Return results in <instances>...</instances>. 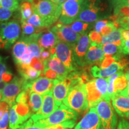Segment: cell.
<instances>
[{
	"label": "cell",
	"mask_w": 129,
	"mask_h": 129,
	"mask_svg": "<svg viewBox=\"0 0 129 129\" xmlns=\"http://www.w3.org/2000/svg\"><path fill=\"white\" fill-rule=\"evenodd\" d=\"M120 29L121 32V40L122 43L123 42L129 40V29L121 28H120Z\"/></svg>",
	"instance_id": "50"
},
{
	"label": "cell",
	"mask_w": 129,
	"mask_h": 129,
	"mask_svg": "<svg viewBox=\"0 0 129 129\" xmlns=\"http://www.w3.org/2000/svg\"><path fill=\"white\" fill-rule=\"evenodd\" d=\"M1 6L9 9L13 12H16L19 9L18 0H1Z\"/></svg>",
	"instance_id": "34"
},
{
	"label": "cell",
	"mask_w": 129,
	"mask_h": 129,
	"mask_svg": "<svg viewBox=\"0 0 129 129\" xmlns=\"http://www.w3.org/2000/svg\"><path fill=\"white\" fill-rule=\"evenodd\" d=\"M102 44H96L91 43L85 57V67L93 65L94 64H99L104 58V52L102 50Z\"/></svg>",
	"instance_id": "17"
},
{
	"label": "cell",
	"mask_w": 129,
	"mask_h": 129,
	"mask_svg": "<svg viewBox=\"0 0 129 129\" xmlns=\"http://www.w3.org/2000/svg\"><path fill=\"white\" fill-rule=\"evenodd\" d=\"M59 106L56 105L52 91L43 95V102L41 108L38 112L32 114L31 118L34 122H37L41 120H44L57 109Z\"/></svg>",
	"instance_id": "11"
},
{
	"label": "cell",
	"mask_w": 129,
	"mask_h": 129,
	"mask_svg": "<svg viewBox=\"0 0 129 129\" xmlns=\"http://www.w3.org/2000/svg\"><path fill=\"white\" fill-rule=\"evenodd\" d=\"M111 101L113 108L118 115L122 118H129V97L117 94Z\"/></svg>",
	"instance_id": "18"
},
{
	"label": "cell",
	"mask_w": 129,
	"mask_h": 129,
	"mask_svg": "<svg viewBox=\"0 0 129 129\" xmlns=\"http://www.w3.org/2000/svg\"><path fill=\"white\" fill-rule=\"evenodd\" d=\"M57 35L59 41L67 43L73 47L82 36L72 29L70 25H64L58 22L51 28Z\"/></svg>",
	"instance_id": "10"
},
{
	"label": "cell",
	"mask_w": 129,
	"mask_h": 129,
	"mask_svg": "<svg viewBox=\"0 0 129 129\" xmlns=\"http://www.w3.org/2000/svg\"><path fill=\"white\" fill-rule=\"evenodd\" d=\"M117 129H129V122L124 119H122L118 124Z\"/></svg>",
	"instance_id": "49"
},
{
	"label": "cell",
	"mask_w": 129,
	"mask_h": 129,
	"mask_svg": "<svg viewBox=\"0 0 129 129\" xmlns=\"http://www.w3.org/2000/svg\"><path fill=\"white\" fill-rule=\"evenodd\" d=\"M51 56L52 55H51L50 50H43L41 53L40 59H41L43 61L47 60L50 59Z\"/></svg>",
	"instance_id": "48"
},
{
	"label": "cell",
	"mask_w": 129,
	"mask_h": 129,
	"mask_svg": "<svg viewBox=\"0 0 129 129\" xmlns=\"http://www.w3.org/2000/svg\"><path fill=\"white\" fill-rule=\"evenodd\" d=\"M95 108L100 119L99 129H117V117L110 102L103 99Z\"/></svg>",
	"instance_id": "5"
},
{
	"label": "cell",
	"mask_w": 129,
	"mask_h": 129,
	"mask_svg": "<svg viewBox=\"0 0 129 129\" xmlns=\"http://www.w3.org/2000/svg\"><path fill=\"white\" fill-rule=\"evenodd\" d=\"M114 7V14L111 16L110 19L113 22L118 19L126 18L129 17V6L124 1L116 3L113 5Z\"/></svg>",
	"instance_id": "23"
},
{
	"label": "cell",
	"mask_w": 129,
	"mask_h": 129,
	"mask_svg": "<svg viewBox=\"0 0 129 129\" xmlns=\"http://www.w3.org/2000/svg\"><path fill=\"white\" fill-rule=\"evenodd\" d=\"M44 75L47 78L51 79V80H56L59 78L57 74L55 71H53L52 69L48 68H45L44 72Z\"/></svg>",
	"instance_id": "45"
},
{
	"label": "cell",
	"mask_w": 129,
	"mask_h": 129,
	"mask_svg": "<svg viewBox=\"0 0 129 129\" xmlns=\"http://www.w3.org/2000/svg\"><path fill=\"white\" fill-rule=\"evenodd\" d=\"M109 1H111V3H112V6H113V5L115 4L116 3H119V2H121V1H124V0H109Z\"/></svg>",
	"instance_id": "54"
},
{
	"label": "cell",
	"mask_w": 129,
	"mask_h": 129,
	"mask_svg": "<svg viewBox=\"0 0 129 129\" xmlns=\"http://www.w3.org/2000/svg\"><path fill=\"white\" fill-rule=\"evenodd\" d=\"M84 0H67L63 3L59 22L69 25L77 20Z\"/></svg>",
	"instance_id": "8"
},
{
	"label": "cell",
	"mask_w": 129,
	"mask_h": 129,
	"mask_svg": "<svg viewBox=\"0 0 129 129\" xmlns=\"http://www.w3.org/2000/svg\"><path fill=\"white\" fill-rule=\"evenodd\" d=\"M119 94L121 95H122V96H125L129 97V83H128V85H127V88H125L124 90H123L122 92L119 93Z\"/></svg>",
	"instance_id": "52"
},
{
	"label": "cell",
	"mask_w": 129,
	"mask_h": 129,
	"mask_svg": "<svg viewBox=\"0 0 129 129\" xmlns=\"http://www.w3.org/2000/svg\"><path fill=\"white\" fill-rule=\"evenodd\" d=\"M100 119L96 108H91L76 125L75 129H99Z\"/></svg>",
	"instance_id": "16"
},
{
	"label": "cell",
	"mask_w": 129,
	"mask_h": 129,
	"mask_svg": "<svg viewBox=\"0 0 129 129\" xmlns=\"http://www.w3.org/2000/svg\"><path fill=\"white\" fill-rule=\"evenodd\" d=\"M116 29H117V28L115 23L113 21H109L108 23L101 29V34L102 36H105L109 34Z\"/></svg>",
	"instance_id": "40"
},
{
	"label": "cell",
	"mask_w": 129,
	"mask_h": 129,
	"mask_svg": "<svg viewBox=\"0 0 129 129\" xmlns=\"http://www.w3.org/2000/svg\"><path fill=\"white\" fill-rule=\"evenodd\" d=\"M105 9L101 0H84L76 20L91 23L98 21Z\"/></svg>",
	"instance_id": "4"
},
{
	"label": "cell",
	"mask_w": 129,
	"mask_h": 129,
	"mask_svg": "<svg viewBox=\"0 0 129 129\" xmlns=\"http://www.w3.org/2000/svg\"><path fill=\"white\" fill-rule=\"evenodd\" d=\"M54 80L47 77H40L32 81H28V86L32 92L40 95H44L47 93L52 91Z\"/></svg>",
	"instance_id": "15"
},
{
	"label": "cell",
	"mask_w": 129,
	"mask_h": 129,
	"mask_svg": "<svg viewBox=\"0 0 129 129\" xmlns=\"http://www.w3.org/2000/svg\"><path fill=\"white\" fill-rule=\"evenodd\" d=\"M1 99H2V94H1V92L0 91V101H1Z\"/></svg>",
	"instance_id": "60"
},
{
	"label": "cell",
	"mask_w": 129,
	"mask_h": 129,
	"mask_svg": "<svg viewBox=\"0 0 129 129\" xmlns=\"http://www.w3.org/2000/svg\"><path fill=\"white\" fill-rule=\"evenodd\" d=\"M34 0H18V1H20V2H25V1H28V2L32 3Z\"/></svg>",
	"instance_id": "56"
},
{
	"label": "cell",
	"mask_w": 129,
	"mask_h": 129,
	"mask_svg": "<svg viewBox=\"0 0 129 129\" xmlns=\"http://www.w3.org/2000/svg\"><path fill=\"white\" fill-rule=\"evenodd\" d=\"M19 74L21 77L28 81H32L40 77L42 73L30 67V65L19 64L17 65Z\"/></svg>",
	"instance_id": "24"
},
{
	"label": "cell",
	"mask_w": 129,
	"mask_h": 129,
	"mask_svg": "<svg viewBox=\"0 0 129 129\" xmlns=\"http://www.w3.org/2000/svg\"><path fill=\"white\" fill-rule=\"evenodd\" d=\"M28 43L23 38H20L19 41L14 44L13 47L12 55L16 65L20 63L21 58L26 52L28 51Z\"/></svg>",
	"instance_id": "22"
},
{
	"label": "cell",
	"mask_w": 129,
	"mask_h": 129,
	"mask_svg": "<svg viewBox=\"0 0 129 129\" xmlns=\"http://www.w3.org/2000/svg\"><path fill=\"white\" fill-rule=\"evenodd\" d=\"M90 40L88 35H83L81 37L78 42L72 47L75 62L78 67H85V57L89 48Z\"/></svg>",
	"instance_id": "14"
},
{
	"label": "cell",
	"mask_w": 129,
	"mask_h": 129,
	"mask_svg": "<svg viewBox=\"0 0 129 129\" xmlns=\"http://www.w3.org/2000/svg\"><path fill=\"white\" fill-rule=\"evenodd\" d=\"M122 50L124 54H129V40L122 43Z\"/></svg>",
	"instance_id": "51"
},
{
	"label": "cell",
	"mask_w": 129,
	"mask_h": 129,
	"mask_svg": "<svg viewBox=\"0 0 129 129\" xmlns=\"http://www.w3.org/2000/svg\"><path fill=\"white\" fill-rule=\"evenodd\" d=\"M11 108V106L3 100L0 101V119L3 117L5 112L8 111H10Z\"/></svg>",
	"instance_id": "46"
},
{
	"label": "cell",
	"mask_w": 129,
	"mask_h": 129,
	"mask_svg": "<svg viewBox=\"0 0 129 129\" xmlns=\"http://www.w3.org/2000/svg\"><path fill=\"white\" fill-rule=\"evenodd\" d=\"M13 11L0 6V22H6L10 19L13 14Z\"/></svg>",
	"instance_id": "38"
},
{
	"label": "cell",
	"mask_w": 129,
	"mask_h": 129,
	"mask_svg": "<svg viewBox=\"0 0 129 129\" xmlns=\"http://www.w3.org/2000/svg\"><path fill=\"white\" fill-rule=\"evenodd\" d=\"M102 50L104 52V56H111L116 58L118 60H120L122 53V47L112 44L108 43L102 46Z\"/></svg>",
	"instance_id": "25"
},
{
	"label": "cell",
	"mask_w": 129,
	"mask_h": 129,
	"mask_svg": "<svg viewBox=\"0 0 129 129\" xmlns=\"http://www.w3.org/2000/svg\"><path fill=\"white\" fill-rule=\"evenodd\" d=\"M55 47L56 56L67 68L69 72L72 73L78 71V66L74 59L72 46L59 41Z\"/></svg>",
	"instance_id": "9"
},
{
	"label": "cell",
	"mask_w": 129,
	"mask_h": 129,
	"mask_svg": "<svg viewBox=\"0 0 129 129\" xmlns=\"http://www.w3.org/2000/svg\"><path fill=\"white\" fill-rule=\"evenodd\" d=\"M108 22L109 20H99L96 21L94 25V30L99 33H101L102 29L104 28L105 26L107 25Z\"/></svg>",
	"instance_id": "47"
},
{
	"label": "cell",
	"mask_w": 129,
	"mask_h": 129,
	"mask_svg": "<svg viewBox=\"0 0 129 129\" xmlns=\"http://www.w3.org/2000/svg\"><path fill=\"white\" fill-rule=\"evenodd\" d=\"M7 57H3L2 56H0V83L3 81L4 75L7 73V72L10 71L8 70L7 64Z\"/></svg>",
	"instance_id": "37"
},
{
	"label": "cell",
	"mask_w": 129,
	"mask_h": 129,
	"mask_svg": "<svg viewBox=\"0 0 129 129\" xmlns=\"http://www.w3.org/2000/svg\"><path fill=\"white\" fill-rule=\"evenodd\" d=\"M69 77L71 78L70 88L62 104L79 114L88 108L85 89V82L82 78L80 71L74 72Z\"/></svg>",
	"instance_id": "1"
},
{
	"label": "cell",
	"mask_w": 129,
	"mask_h": 129,
	"mask_svg": "<svg viewBox=\"0 0 129 129\" xmlns=\"http://www.w3.org/2000/svg\"><path fill=\"white\" fill-rule=\"evenodd\" d=\"M128 84V81L127 80L126 76H125V74H124V73H122L121 75H118L115 78L114 83L115 95L117 94H119V93L122 92L123 90H124L127 88Z\"/></svg>",
	"instance_id": "30"
},
{
	"label": "cell",
	"mask_w": 129,
	"mask_h": 129,
	"mask_svg": "<svg viewBox=\"0 0 129 129\" xmlns=\"http://www.w3.org/2000/svg\"><path fill=\"white\" fill-rule=\"evenodd\" d=\"M33 12L41 19L43 27L50 28L60 17L62 6L50 0H34L32 2Z\"/></svg>",
	"instance_id": "2"
},
{
	"label": "cell",
	"mask_w": 129,
	"mask_h": 129,
	"mask_svg": "<svg viewBox=\"0 0 129 129\" xmlns=\"http://www.w3.org/2000/svg\"><path fill=\"white\" fill-rule=\"evenodd\" d=\"M122 26H123V28L124 29H129V22H128V20H127V19L125 18L124 21L123 22V24H122Z\"/></svg>",
	"instance_id": "53"
},
{
	"label": "cell",
	"mask_w": 129,
	"mask_h": 129,
	"mask_svg": "<svg viewBox=\"0 0 129 129\" xmlns=\"http://www.w3.org/2000/svg\"><path fill=\"white\" fill-rule=\"evenodd\" d=\"M87 99L88 101V108H94L98 103L104 99L102 94L97 88L94 83V79L89 80L85 84Z\"/></svg>",
	"instance_id": "20"
},
{
	"label": "cell",
	"mask_w": 129,
	"mask_h": 129,
	"mask_svg": "<svg viewBox=\"0 0 129 129\" xmlns=\"http://www.w3.org/2000/svg\"><path fill=\"white\" fill-rule=\"evenodd\" d=\"M70 26L74 31L81 35L86 34V32L90 28V23L80 20H75Z\"/></svg>",
	"instance_id": "33"
},
{
	"label": "cell",
	"mask_w": 129,
	"mask_h": 129,
	"mask_svg": "<svg viewBox=\"0 0 129 129\" xmlns=\"http://www.w3.org/2000/svg\"><path fill=\"white\" fill-rule=\"evenodd\" d=\"M43 63L45 68H48L55 71L57 74L59 79L69 77L71 74L56 54L51 56L48 60L43 61Z\"/></svg>",
	"instance_id": "19"
},
{
	"label": "cell",
	"mask_w": 129,
	"mask_h": 129,
	"mask_svg": "<svg viewBox=\"0 0 129 129\" xmlns=\"http://www.w3.org/2000/svg\"><path fill=\"white\" fill-rule=\"evenodd\" d=\"M59 41L57 36L51 30L41 32L38 39V44L44 50L55 47Z\"/></svg>",
	"instance_id": "21"
},
{
	"label": "cell",
	"mask_w": 129,
	"mask_h": 129,
	"mask_svg": "<svg viewBox=\"0 0 129 129\" xmlns=\"http://www.w3.org/2000/svg\"><path fill=\"white\" fill-rule=\"evenodd\" d=\"M124 1L127 4H128L129 6V0H124Z\"/></svg>",
	"instance_id": "59"
},
{
	"label": "cell",
	"mask_w": 129,
	"mask_h": 129,
	"mask_svg": "<svg viewBox=\"0 0 129 129\" xmlns=\"http://www.w3.org/2000/svg\"><path fill=\"white\" fill-rule=\"evenodd\" d=\"M88 37L91 43H96V44H102V36L101 34L96 32V30H92L88 34Z\"/></svg>",
	"instance_id": "42"
},
{
	"label": "cell",
	"mask_w": 129,
	"mask_h": 129,
	"mask_svg": "<svg viewBox=\"0 0 129 129\" xmlns=\"http://www.w3.org/2000/svg\"><path fill=\"white\" fill-rule=\"evenodd\" d=\"M43 96L38 93L31 91L29 98V104L32 114L38 112L43 105Z\"/></svg>",
	"instance_id": "28"
},
{
	"label": "cell",
	"mask_w": 129,
	"mask_h": 129,
	"mask_svg": "<svg viewBox=\"0 0 129 129\" xmlns=\"http://www.w3.org/2000/svg\"><path fill=\"white\" fill-rule=\"evenodd\" d=\"M30 66L38 71L44 72L45 69L44 63H43V61L39 58L34 57L30 62Z\"/></svg>",
	"instance_id": "39"
},
{
	"label": "cell",
	"mask_w": 129,
	"mask_h": 129,
	"mask_svg": "<svg viewBox=\"0 0 129 129\" xmlns=\"http://www.w3.org/2000/svg\"><path fill=\"white\" fill-rule=\"evenodd\" d=\"M71 83V77L63 79L58 78L54 80L52 92L56 104L58 106H60L64 99L67 98L70 88Z\"/></svg>",
	"instance_id": "13"
},
{
	"label": "cell",
	"mask_w": 129,
	"mask_h": 129,
	"mask_svg": "<svg viewBox=\"0 0 129 129\" xmlns=\"http://www.w3.org/2000/svg\"><path fill=\"white\" fill-rule=\"evenodd\" d=\"M127 20H128V22H129V17H127Z\"/></svg>",
	"instance_id": "61"
},
{
	"label": "cell",
	"mask_w": 129,
	"mask_h": 129,
	"mask_svg": "<svg viewBox=\"0 0 129 129\" xmlns=\"http://www.w3.org/2000/svg\"><path fill=\"white\" fill-rule=\"evenodd\" d=\"M27 23L35 27H37V28H41L43 27V22H42L41 19L38 14L33 13L32 16L29 18L28 20L26 21Z\"/></svg>",
	"instance_id": "36"
},
{
	"label": "cell",
	"mask_w": 129,
	"mask_h": 129,
	"mask_svg": "<svg viewBox=\"0 0 129 129\" xmlns=\"http://www.w3.org/2000/svg\"><path fill=\"white\" fill-rule=\"evenodd\" d=\"M21 25H22V36H21L22 38H25V37H29L32 34H34L41 33L47 29V28H44V27L37 28V27L34 26L27 23L26 21L21 22Z\"/></svg>",
	"instance_id": "29"
},
{
	"label": "cell",
	"mask_w": 129,
	"mask_h": 129,
	"mask_svg": "<svg viewBox=\"0 0 129 129\" xmlns=\"http://www.w3.org/2000/svg\"><path fill=\"white\" fill-rule=\"evenodd\" d=\"M108 43H112L120 46H122L121 32L120 28L114 30L108 35L102 36V44L104 45Z\"/></svg>",
	"instance_id": "27"
},
{
	"label": "cell",
	"mask_w": 129,
	"mask_h": 129,
	"mask_svg": "<svg viewBox=\"0 0 129 129\" xmlns=\"http://www.w3.org/2000/svg\"><path fill=\"white\" fill-rule=\"evenodd\" d=\"M50 1H53V2L55 3H56V4H58V3H59V0H50Z\"/></svg>",
	"instance_id": "58"
},
{
	"label": "cell",
	"mask_w": 129,
	"mask_h": 129,
	"mask_svg": "<svg viewBox=\"0 0 129 129\" xmlns=\"http://www.w3.org/2000/svg\"><path fill=\"white\" fill-rule=\"evenodd\" d=\"M17 129H46V128L43 127L37 122H34L33 120L30 118L29 120L24 122Z\"/></svg>",
	"instance_id": "35"
},
{
	"label": "cell",
	"mask_w": 129,
	"mask_h": 129,
	"mask_svg": "<svg viewBox=\"0 0 129 129\" xmlns=\"http://www.w3.org/2000/svg\"><path fill=\"white\" fill-rule=\"evenodd\" d=\"M0 6H1V0H0Z\"/></svg>",
	"instance_id": "62"
},
{
	"label": "cell",
	"mask_w": 129,
	"mask_h": 129,
	"mask_svg": "<svg viewBox=\"0 0 129 129\" xmlns=\"http://www.w3.org/2000/svg\"><path fill=\"white\" fill-rule=\"evenodd\" d=\"M26 121V120L17 112L14 105L12 106L9 111V129H17Z\"/></svg>",
	"instance_id": "26"
},
{
	"label": "cell",
	"mask_w": 129,
	"mask_h": 129,
	"mask_svg": "<svg viewBox=\"0 0 129 129\" xmlns=\"http://www.w3.org/2000/svg\"><path fill=\"white\" fill-rule=\"evenodd\" d=\"M20 34V26L17 20L0 22V49H9Z\"/></svg>",
	"instance_id": "3"
},
{
	"label": "cell",
	"mask_w": 129,
	"mask_h": 129,
	"mask_svg": "<svg viewBox=\"0 0 129 129\" xmlns=\"http://www.w3.org/2000/svg\"><path fill=\"white\" fill-rule=\"evenodd\" d=\"M94 83L97 88L102 94L104 99L111 102L108 98V78H97L94 79Z\"/></svg>",
	"instance_id": "32"
},
{
	"label": "cell",
	"mask_w": 129,
	"mask_h": 129,
	"mask_svg": "<svg viewBox=\"0 0 129 129\" xmlns=\"http://www.w3.org/2000/svg\"><path fill=\"white\" fill-rule=\"evenodd\" d=\"M9 111L5 112L3 117L0 119V129H8L9 125Z\"/></svg>",
	"instance_id": "44"
},
{
	"label": "cell",
	"mask_w": 129,
	"mask_h": 129,
	"mask_svg": "<svg viewBox=\"0 0 129 129\" xmlns=\"http://www.w3.org/2000/svg\"><path fill=\"white\" fill-rule=\"evenodd\" d=\"M28 80L22 77H14L6 84L2 91V99L8 103L11 107L15 105L16 99L19 93L27 88Z\"/></svg>",
	"instance_id": "7"
},
{
	"label": "cell",
	"mask_w": 129,
	"mask_h": 129,
	"mask_svg": "<svg viewBox=\"0 0 129 129\" xmlns=\"http://www.w3.org/2000/svg\"><path fill=\"white\" fill-rule=\"evenodd\" d=\"M117 61H118L117 59L114 57H111V56L105 57L104 56L103 60L99 63V68H106L109 67V66L114 63V62H117Z\"/></svg>",
	"instance_id": "43"
},
{
	"label": "cell",
	"mask_w": 129,
	"mask_h": 129,
	"mask_svg": "<svg viewBox=\"0 0 129 129\" xmlns=\"http://www.w3.org/2000/svg\"><path fill=\"white\" fill-rule=\"evenodd\" d=\"M20 22L23 21H26L32 16L33 12V8L31 3L25 1L21 3L20 7Z\"/></svg>",
	"instance_id": "31"
},
{
	"label": "cell",
	"mask_w": 129,
	"mask_h": 129,
	"mask_svg": "<svg viewBox=\"0 0 129 129\" xmlns=\"http://www.w3.org/2000/svg\"><path fill=\"white\" fill-rule=\"evenodd\" d=\"M125 76H126L127 78V80H128V81L129 83V70L126 72V74H125Z\"/></svg>",
	"instance_id": "57"
},
{
	"label": "cell",
	"mask_w": 129,
	"mask_h": 129,
	"mask_svg": "<svg viewBox=\"0 0 129 129\" xmlns=\"http://www.w3.org/2000/svg\"><path fill=\"white\" fill-rule=\"evenodd\" d=\"M66 1H67V0H59V3H58V4H59V6H62V4H63V3L64 2H65Z\"/></svg>",
	"instance_id": "55"
},
{
	"label": "cell",
	"mask_w": 129,
	"mask_h": 129,
	"mask_svg": "<svg viewBox=\"0 0 129 129\" xmlns=\"http://www.w3.org/2000/svg\"><path fill=\"white\" fill-rule=\"evenodd\" d=\"M34 57V55L33 53L29 50V49L28 51L23 54V56H22V58H21L20 63H19L18 64H17V65H19V64L30 65V62H31Z\"/></svg>",
	"instance_id": "41"
},
{
	"label": "cell",
	"mask_w": 129,
	"mask_h": 129,
	"mask_svg": "<svg viewBox=\"0 0 129 129\" xmlns=\"http://www.w3.org/2000/svg\"><path fill=\"white\" fill-rule=\"evenodd\" d=\"M128 64V61L123 59L114 62L106 68H101L98 65H93L90 68V72L95 78H108L120 71H122Z\"/></svg>",
	"instance_id": "12"
},
{
	"label": "cell",
	"mask_w": 129,
	"mask_h": 129,
	"mask_svg": "<svg viewBox=\"0 0 129 129\" xmlns=\"http://www.w3.org/2000/svg\"><path fill=\"white\" fill-rule=\"evenodd\" d=\"M78 115V113L67 107L63 104H62L49 117L37 122L43 127L46 128L51 125L59 124L67 121H77Z\"/></svg>",
	"instance_id": "6"
}]
</instances>
